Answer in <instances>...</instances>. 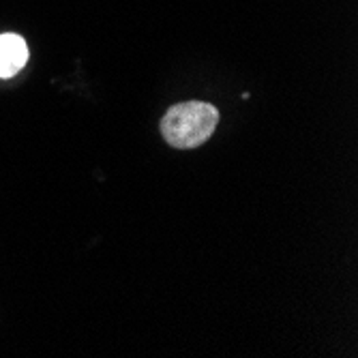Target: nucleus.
<instances>
[{
  "mask_svg": "<svg viewBox=\"0 0 358 358\" xmlns=\"http://www.w3.org/2000/svg\"><path fill=\"white\" fill-rule=\"evenodd\" d=\"M219 122V110L206 101H185L172 106L164 120H161V134L166 142L174 148L189 150L198 148L215 134Z\"/></svg>",
  "mask_w": 358,
  "mask_h": 358,
  "instance_id": "f257e3e1",
  "label": "nucleus"
},
{
  "mask_svg": "<svg viewBox=\"0 0 358 358\" xmlns=\"http://www.w3.org/2000/svg\"><path fill=\"white\" fill-rule=\"evenodd\" d=\"M26 60H28V48L20 35H13V32L0 35V78L7 80L20 73Z\"/></svg>",
  "mask_w": 358,
  "mask_h": 358,
  "instance_id": "f03ea898",
  "label": "nucleus"
}]
</instances>
